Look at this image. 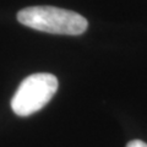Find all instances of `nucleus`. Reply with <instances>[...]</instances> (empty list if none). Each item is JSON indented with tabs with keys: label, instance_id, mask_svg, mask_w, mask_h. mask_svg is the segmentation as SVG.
I'll list each match as a JSON object with an SVG mask.
<instances>
[{
	"label": "nucleus",
	"instance_id": "obj_1",
	"mask_svg": "<svg viewBox=\"0 0 147 147\" xmlns=\"http://www.w3.org/2000/svg\"><path fill=\"white\" fill-rule=\"evenodd\" d=\"M20 24L37 31L54 34L79 36L86 31L88 22L80 13L54 6H31L17 13Z\"/></svg>",
	"mask_w": 147,
	"mask_h": 147
},
{
	"label": "nucleus",
	"instance_id": "obj_3",
	"mask_svg": "<svg viewBox=\"0 0 147 147\" xmlns=\"http://www.w3.org/2000/svg\"><path fill=\"white\" fill-rule=\"evenodd\" d=\"M126 147H147V144L141 140H132L126 145Z\"/></svg>",
	"mask_w": 147,
	"mask_h": 147
},
{
	"label": "nucleus",
	"instance_id": "obj_2",
	"mask_svg": "<svg viewBox=\"0 0 147 147\" xmlns=\"http://www.w3.org/2000/svg\"><path fill=\"white\" fill-rule=\"evenodd\" d=\"M58 90V80L52 74H33L20 84L11 99V108L18 117H28L40 110Z\"/></svg>",
	"mask_w": 147,
	"mask_h": 147
}]
</instances>
